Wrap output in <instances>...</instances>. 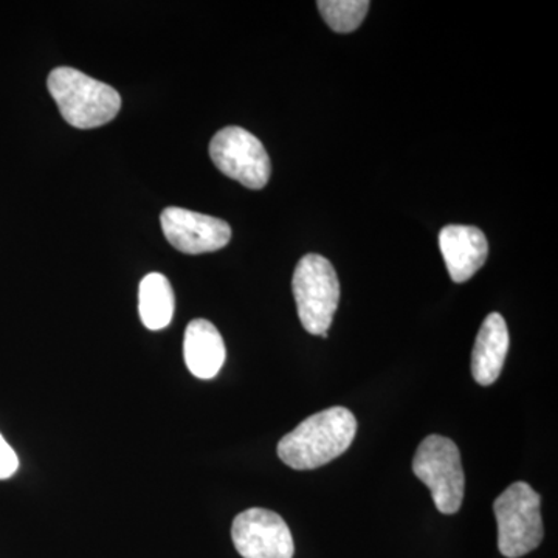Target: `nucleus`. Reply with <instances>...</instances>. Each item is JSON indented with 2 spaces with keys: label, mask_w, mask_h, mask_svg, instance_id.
Returning a JSON list of instances; mask_svg holds the SVG:
<instances>
[{
  "label": "nucleus",
  "mask_w": 558,
  "mask_h": 558,
  "mask_svg": "<svg viewBox=\"0 0 558 558\" xmlns=\"http://www.w3.org/2000/svg\"><path fill=\"white\" fill-rule=\"evenodd\" d=\"M439 248L454 282L469 281L488 256L486 234L476 227L447 226L439 233Z\"/></svg>",
  "instance_id": "9"
},
{
  "label": "nucleus",
  "mask_w": 558,
  "mask_h": 558,
  "mask_svg": "<svg viewBox=\"0 0 558 558\" xmlns=\"http://www.w3.org/2000/svg\"><path fill=\"white\" fill-rule=\"evenodd\" d=\"M357 421L343 407L319 411L279 440L278 457L293 470L323 468L354 442Z\"/></svg>",
  "instance_id": "1"
},
{
  "label": "nucleus",
  "mask_w": 558,
  "mask_h": 558,
  "mask_svg": "<svg viewBox=\"0 0 558 558\" xmlns=\"http://www.w3.org/2000/svg\"><path fill=\"white\" fill-rule=\"evenodd\" d=\"M174 307V290L168 278L161 274L146 275L138 288V314L143 325L150 330L167 328Z\"/></svg>",
  "instance_id": "12"
},
{
  "label": "nucleus",
  "mask_w": 558,
  "mask_h": 558,
  "mask_svg": "<svg viewBox=\"0 0 558 558\" xmlns=\"http://www.w3.org/2000/svg\"><path fill=\"white\" fill-rule=\"evenodd\" d=\"M213 163L227 178L250 190H260L270 179L269 154L255 135L242 128H223L209 143Z\"/></svg>",
  "instance_id": "6"
},
{
  "label": "nucleus",
  "mask_w": 558,
  "mask_h": 558,
  "mask_svg": "<svg viewBox=\"0 0 558 558\" xmlns=\"http://www.w3.org/2000/svg\"><path fill=\"white\" fill-rule=\"evenodd\" d=\"M231 538L242 558H293L295 554L288 523L263 508L240 513L231 526Z\"/></svg>",
  "instance_id": "7"
},
{
  "label": "nucleus",
  "mask_w": 558,
  "mask_h": 558,
  "mask_svg": "<svg viewBox=\"0 0 558 558\" xmlns=\"http://www.w3.org/2000/svg\"><path fill=\"white\" fill-rule=\"evenodd\" d=\"M509 351V330L505 318L494 312L484 319L472 354L473 379L481 387H490L498 380Z\"/></svg>",
  "instance_id": "11"
},
{
  "label": "nucleus",
  "mask_w": 558,
  "mask_h": 558,
  "mask_svg": "<svg viewBox=\"0 0 558 558\" xmlns=\"http://www.w3.org/2000/svg\"><path fill=\"white\" fill-rule=\"evenodd\" d=\"M371 3L368 0H319V14L326 24L337 33L357 31L365 20Z\"/></svg>",
  "instance_id": "13"
},
{
  "label": "nucleus",
  "mask_w": 558,
  "mask_h": 558,
  "mask_svg": "<svg viewBox=\"0 0 558 558\" xmlns=\"http://www.w3.org/2000/svg\"><path fill=\"white\" fill-rule=\"evenodd\" d=\"M20 469V458L10 444L0 435V480H9Z\"/></svg>",
  "instance_id": "14"
},
{
  "label": "nucleus",
  "mask_w": 558,
  "mask_h": 558,
  "mask_svg": "<svg viewBox=\"0 0 558 558\" xmlns=\"http://www.w3.org/2000/svg\"><path fill=\"white\" fill-rule=\"evenodd\" d=\"M47 86L62 119L78 130H94L116 119L121 97L109 84L72 68L51 70Z\"/></svg>",
  "instance_id": "2"
},
{
  "label": "nucleus",
  "mask_w": 558,
  "mask_h": 558,
  "mask_svg": "<svg viewBox=\"0 0 558 558\" xmlns=\"http://www.w3.org/2000/svg\"><path fill=\"white\" fill-rule=\"evenodd\" d=\"M183 355L190 373L202 380L218 376L226 362V344L218 328L208 319H193L185 330Z\"/></svg>",
  "instance_id": "10"
},
{
  "label": "nucleus",
  "mask_w": 558,
  "mask_h": 558,
  "mask_svg": "<svg viewBox=\"0 0 558 558\" xmlns=\"http://www.w3.org/2000/svg\"><path fill=\"white\" fill-rule=\"evenodd\" d=\"M160 222L172 247L186 255L218 252L231 240V229L226 220L185 208H165Z\"/></svg>",
  "instance_id": "8"
},
{
  "label": "nucleus",
  "mask_w": 558,
  "mask_h": 558,
  "mask_svg": "<svg viewBox=\"0 0 558 558\" xmlns=\"http://www.w3.org/2000/svg\"><path fill=\"white\" fill-rule=\"evenodd\" d=\"M413 472L432 492L436 509L453 515L464 499L465 476L457 444L444 436L422 440L414 454Z\"/></svg>",
  "instance_id": "5"
},
{
  "label": "nucleus",
  "mask_w": 558,
  "mask_h": 558,
  "mask_svg": "<svg viewBox=\"0 0 558 558\" xmlns=\"http://www.w3.org/2000/svg\"><path fill=\"white\" fill-rule=\"evenodd\" d=\"M292 290L303 328L326 339L340 301L339 277L332 264L315 253L304 256L296 264Z\"/></svg>",
  "instance_id": "3"
},
{
  "label": "nucleus",
  "mask_w": 558,
  "mask_h": 558,
  "mask_svg": "<svg viewBox=\"0 0 558 558\" xmlns=\"http://www.w3.org/2000/svg\"><path fill=\"white\" fill-rule=\"evenodd\" d=\"M542 498L527 483H513L494 502L498 523V549L508 558H520L542 543Z\"/></svg>",
  "instance_id": "4"
}]
</instances>
